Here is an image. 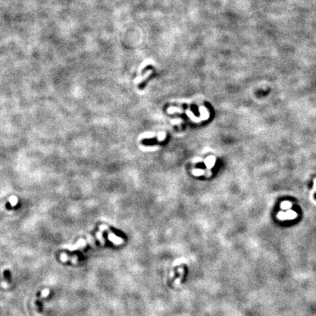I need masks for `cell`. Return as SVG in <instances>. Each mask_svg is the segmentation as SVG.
I'll use <instances>...</instances> for the list:
<instances>
[{
  "label": "cell",
  "mask_w": 316,
  "mask_h": 316,
  "mask_svg": "<svg viewBox=\"0 0 316 316\" xmlns=\"http://www.w3.org/2000/svg\"><path fill=\"white\" fill-rule=\"evenodd\" d=\"M214 161H215V159H214V157H209L208 159L207 160V162H209V163L207 164V166H208V167H209V168L212 167V166H214Z\"/></svg>",
  "instance_id": "obj_4"
},
{
  "label": "cell",
  "mask_w": 316,
  "mask_h": 316,
  "mask_svg": "<svg viewBox=\"0 0 316 316\" xmlns=\"http://www.w3.org/2000/svg\"><path fill=\"white\" fill-rule=\"evenodd\" d=\"M291 207V204L288 201H285L281 204V207L283 209H287L290 208Z\"/></svg>",
  "instance_id": "obj_5"
},
{
  "label": "cell",
  "mask_w": 316,
  "mask_h": 316,
  "mask_svg": "<svg viewBox=\"0 0 316 316\" xmlns=\"http://www.w3.org/2000/svg\"><path fill=\"white\" fill-rule=\"evenodd\" d=\"M109 239L111 240V241H112L113 242L115 243V244H120V243L122 242V240L121 239L118 238V237H116V236H115L114 235V233H109Z\"/></svg>",
  "instance_id": "obj_2"
},
{
  "label": "cell",
  "mask_w": 316,
  "mask_h": 316,
  "mask_svg": "<svg viewBox=\"0 0 316 316\" xmlns=\"http://www.w3.org/2000/svg\"><path fill=\"white\" fill-rule=\"evenodd\" d=\"M9 201L10 203V205L14 207V206H16L18 203L17 197H16V196H11V197L9 198Z\"/></svg>",
  "instance_id": "obj_3"
},
{
  "label": "cell",
  "mask_w": 316,
  "mask_h": 316,
  "mask_svg": "<svg viewBox=\"0 0 316 316\" xmlns=\"http://www.w3.org/2000/svg\"><path fill=\"white\" fill-rule=\"evenodd\" d=\"M314 191H316V179H315L314 181Z\"/></svg>",
  "instance_id": "obj_7"
},
{
  "label": "cell",
  "mask_w": 316,
  "mask_h": 316,
  "mask_svg": "<svg viewBox=\"0 0 316 316\" xmlns=\"http://www.w3.org/2000/svg\"><path fill=\"white\" fill-rule=\"evenodd\" d=\"M279 216H281L280 217V218H296V214L293 211H288V212L286 213H283V212H280V214H279Z\"/></svg>",
  "instance_id": "obj_1"
},
{
  "label": "cell",
  "mask_w": 316,
  "mask_h": 316,
  "mask_svg": "<svg viewBox=\"0 0 316 316\" xmlns=\"http://www.w3.org/2000/svg\"><path fill=\"white\" fill-rule=\"evenodd\" d=\"M151 73H152V71H149V72H148L147 73H146V74H145V75H144V76L143 77V78H140V77H138V78H136V80H135V82H136V83H139L140 81H141L144 80V78H147L148 75H149V74Z\"/></svg>",
  "instance_id": "obj_6"
}]
</instances>
